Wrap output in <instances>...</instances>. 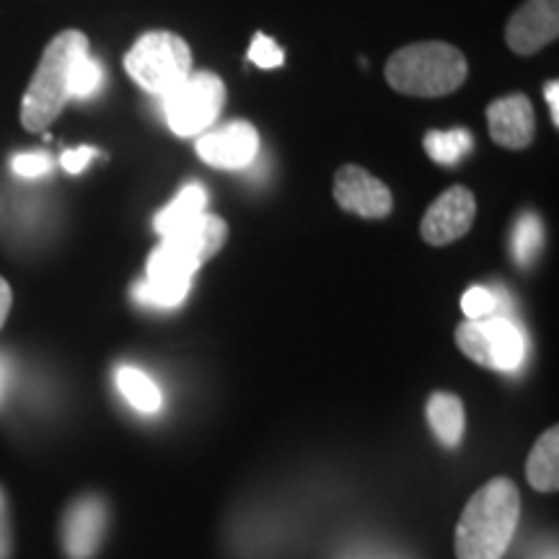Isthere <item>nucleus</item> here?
I'll use <instances>...</instances> for the list:
<instances>
[{
    "label": "nucleus",
    "instance_id": "f257e3e1",
    "mask_svg": "<svg viewBox=\"0 0 559 559\" xmlns=\"http://www.w3.org/2000/svg\"><path fill=\"white\" fill-rule=\"evenodd\" d=\"M521 521V492L508 477L489 479L461 510L459 559H502Z\"/></svg>",
    "mask_w": 559,
    "mask_h": 559
},
{
    "label": "nucleus",
    "instance_id": "f03ea898",
    "mask_svg": "<svg viewBox=\"0 0 559 559\" xmlns=\"http://www.w3.org/2000/svg\"><path fill=\"white\" fill-rule=\"evenodd\" d=\"M88 55V39L79 29L60 32L41 52L37 73L32 75L24 102H21V124L29 132H41L58 120L70 102V75L79 58Z\"/></svg>",
    "mask_w": 559,
    "mask_h": 559
},
{
    "label": "nucleus",
    "instance_id": "7ed1b4c3",
    "mask_svg": "<svg viewBox=\"0 0 559 559\" xmlns=\"http://www.w3.org/2000/svg\"><path fill=\"white\" fill-rule=\"evenodd\" d=\"M469 62L459 47L445 41H417L396 50L386 62V81L394 91L419 99H438L464 86Z\"/></svg>",
    "mask_w": 559,
    "mask_h": 559
},
{
    "label": "nucleus",
    "instance_id": "20e7f679",
    "mask_svg": "<svg viewBox=\"0 0 559 559\" xmlns=\"http://www.w3.org/2000/svg\"><path fill=\"white\" fill-rule=\"evenodd\" d=\"M124 70L151 96H169L192 75V50L179 34L148 32L124 55Z\"/></svg>",
    "mask_w": 559,
    "mask_h": 559
},
{
    "label": "nucleus",
    "instance_id": "39448f33",
    "mask_svg": "<svg viewBox=\"0 0 559 559\" xmlns=\"http://www.w3.org/2000/svg\"><path fill=\"white\" fill-rule=\"evenodd\" d=\"M456 345L469 360L500 373H513L526 358L523 332L506 317L466 319L456 326Z\"/></svg>",
    "mask_w": 559,
    "mask_h": 559
},
{
    "label": "nucleus",
    "instance_id": "423d86ee",
    "mask_svg": "<svg viewBox=\"0 0 559 559\" xmlns=\"http://www.w3.org/2000/svg\"><path fill=\"white\" fill-rule=\"evenodd\" d=\"M160 102H164L169 128L181 138H194L202 135L221 117L223 104H226V86L215 73L200 70Z\"/></svg>",
    "mask_w": 559,
    "mask_h": 559
},
{
    "label": "nucleus",
    "instance_id": "0eeeda50",
    "mask_svg": "<svg viewBox=\"0 0 559 559\" xmlns=\"http://www.w3.org/2000/svg\"><path fill=\"white\" fill-rule=\"evenodd\" d=\"M200 270L198 262L190 257L181 254L171 243L160 241L148 257V272L145 280L135 285L132 298L143 306H153V309H174L190 293L194 272Z\"/></svg>",
    "mask_w": 559,
    "mask_h": 559
},
{
    "label": "nucleus",
    "instance_id": "6e6552de",
    "mask_svg": "<svg viewBox=\"0 0 559 559\" xmlns=\"http://www.w3.org/2000/svg\"><path fill=\"white\" fill-rule=\"evenodd\" d=\"M474 215H477V200L466 187H451L428 207L419 223V236L430 247H449L461 236L469 234Z\"/></svg>",
    "mask_w": 559,
    "mask_h": 559
},
{
    "label": "nucleus",
    "instance_id": "1a4fd4ad",
    "mask_svg": "<svg viewBox=\"0 0 559 559\" xmlns=\"http://www.w3.org/2000/svg\"><path fill=\"white\" fill-rule=\"evenodd\" d=\"M334 200L347 213L370 221L386 218L394 210L389 187L358 164H345L334 174Z\"/></svg>",
    "mask_w": 559,
    "mask_h": 559
},
{
    "label": "nucleus",
    "instance_id": "9d476101",
    "mask_svg": "<svg viewBox=\"0 0 559 559\" xmlns=\"http://www.w3.org/2000/svg\"><path fill=\"white\" fill-rule=\"evenodd\" d=\"M257 153H260V132L247 120L230 122L198 140V156L213 169H249Z\"/></svg>",
    "mask_w": 559,
    "mask_h": 559
},
{
    "label": "nucleus",
    "instance_id": "9b49d317",
    "mask_svg": "<svg viewBox=\"0 0 559 559\" xmlns=\"http://www.w3.org/2000/svg\"><path fill=\"white\" fill-rule=\"evenodd\" d=\"M109 510L99 495H83L70 502L62 521V547L70 559H91L107 534Z\"/></svg>",
    "mask_w": 559,
    "mask_h": 559
},
{
    "label": "nucleus",
    "instance_id": "f8f14e48",
    "mask_svg": "<svg viewBox=\"0 0 559 559\" xmlns=\"http://www.w3.org/2000/svg\"><path fill=\"white\" fill-rule=\"evenodd\" d=\"M559 34V0H526L508 19L506 41L515 55H534Z\"/></svg>",
    "mask_w": 559,
    "mask_h": 559
},
{
    "label": "nucleus",
    "instance_id": "ddd939ff",
    "mask_svg": "<svg viewBox=\"0 0 559 559\" xmlns=\"http://www.w3.org/2000/svg\"><path fill=\"white\" fill-rule=\"evenodd\" d=\"M487 128L495 143L508 151H523L534 143V107L523 94L502 96L487 107Z\"/></svg>",
    "mask_w": 559,
    "mask_h": 559
},
{
    "label": "nucleus",
    "instance_id": "4468645a",
    "mask_svg": "<svg viewBox=\"0 0 559 559\" xmlns=\"http://www.w3.org/2000/svg\"><path fill=\"white\" fill-rule=\"evenodd\" d=\"M226 239H228V223L218 218V215H210L205 210V213H200L198 218H192L181 228L171 230V234L164 236L160 241L171 243L174 249H179L181 254H187L192 262H198L202 267V264L218 254Z\"/></svg>",
    "mask_w": 559,
    "mask_h": 559
},
{
    "label": "nucleus",
    "instance_id": "2eb2a0df",
    "mask_svg": "<svg viewBox=\"0 0 559 559\" xmlns=\"http://www.w3.org/2000/svg\"><path fill=\"white\" fill-rule=\"evenodd\" d=\"M528 485L536 492H557L559 489V428L544 430L526 461Z\"/></svg>",
    "mask_w": 559,
    "mask_h": 559
},
{
    "label": "nucleus",
    "instance_id": "dca6fc26",
    "mask_svg": "<svg viewBox=\"0 0 559 559\" xmlns=\"http://www.w3.org/2000/svg\"><path fill=\"white\" fill-rule=\"evenodd\" d=\"M425 415H428L432 432H436L438 440L445 445V449H456L461 440H464L466 415H464V402H461L456 394L436 391V394L430 396Z\"/></svg>",
    "mask_w": 559,
    "mask_h": 559
},
{
    "label": "nucleus",
    "instance_id": "f3484780",
    "mask_svg": "<svg viewBox=\"0 0 559 559\" xmlns=\"http://www.w3.org/2000/svg\"><path fill=\"white\" fill-rule=\"evenodd\" d=\"M205 207H207V192L202 190L200 185H187L185 190H181L177 198H174L169 205L156 215V221H153L156 234L164 239V236H169L171 230L181 228L185 223L198 218L200 213H205Z\"/></svg>",
    "mask_w": 559,
    "mask_h": 559
},
{
    "label": "nucleus",
    "instance_id": "a211bd4d",
    "mask_svg": "<svg viewBox=\"0 0 559 559\" xmlns=\"http://www.w3.org/2000/svg\"><path fill=\"white\" fill-rule=\"evenodd\" d=\"M117 389L143 415H153L160 407V391L143 370L122 366L117 370Z\"/></svg>",
    "mask_w": 559,
    "mask_h": 559
},
{
    "label": "nucleus",
    "instance_id": "6ab92c4d",
    "mask_svg": "<svg viewBox=\"0 0 559 559\" xmlns=\"http://www.w3.org/2000/svg\"><path fill=\"white\" fill-rule=\"evenodd\" d=\"M472 132L469 130H430L425 135L423 145L428 151V156L440 166H453L459 164L466 153L472 151Z\"/></svg>",
    "mask_w": 559,
    "mask_h": 559
},
{
    "label": "nucleus",
    "instance_id": "aec40b11",
    "mask_svg": "<svg viewBox=\"0 0 559 559\" xmlns=\"http://www.w3.org/2000/svg\"><path fill=\"white\" fill-rule=\"evenodd\" d=\"M513 257L521 267H528L534 262V257L539 254L544 247V230H542V221L536 218L534 213H523L519 223L513 228Z\"/></svg>",
    "mask_w": 559,
    "mask_h": 559
},
{
    "label": "nucleus",
    "instance_id": "412c9836",
    "mask_svg": "<svg viewBox=\"0 0 559 559\" xmlns=\"http://www.w3.org/2000/svg\"><path fill=\"white\" fill-rule=\"evenodd\" d=\"M104 70L91 55H83L73 66V75H70V99H88L96 91L102 88Z\"/></svg>",
    "mask_w": 559,
    "mask_h": 559
},
{
    "label": "nucleus",
    "instance_id": "4be33fe9",
    "mask_svg": "<svg viewBox=\"0 0 559 559\" xmlns=\"http://www.w3.org/2000/svg\"><path fill=\"white\" fill-rule=\"evenodd\" d=\"M461 311H464L466 319L495 317V311H498V298H495L492 290L474 285V288L466 290L464 298H461Z\"/></svg>",
    "mask_w": 559,
    "mask_h": 559
},
{
    "label": "nucleus",
    "instance_id": "5701e85b",
    "mask_svg": "<svg viewBox=\"0 0 559 559\" xmlns=\"http://www.w3.org/2000/svg\"><path fill=\"white\" fill-rule=\"evenodd\" d=\"M249 60L254 62L257 68L262 70H272L280 68L285 62V50L277 45L275 39L267 37V34H254L249 47Z\"/></svg>",
    "mask_w": 559,
    "mask_h": 559
},
{
    "label": "nucleus",
    "instance_id": "b1692460",
    "mask_svg": "<svg viewBox=\"0 0 559 559\" xmlns=\"http://www.w3.org/2000/svg\"><path fill=\"white\" fill-rule=\"evenodd\" d=\"M11 169L24 179H37L52 169V158L47 153H19L11 158Z\"/></svg>",
    "mask_w": 559,
    "mask_h": 559
},
{
    "label": "nucleus",
    "instance_id": "393cba45",
    "mask_svg": "<svg viewBox=\"0 0 559 559\" xmlns=\"http://www.w3.org/2000/svg\"><path fill=\"white\" fill-rule=\"evenodd\" d=\"M94 156H96L94 148H88V145H81V148H73V151L62 153L60 164H62V169H66L68 174H81L91 164V158H94Z\"/></svg>",
    "mask_w": 559,
    "mask_h": 559
},
{
    "label": "nucleus",
    "instance_id": "a878e982",
    "mask_svg": "<svg viewBox=\"0 0 559 559\" xmlns=\"http://www.w3.org/2000/svg\"><path fill=\"white\" fill-rule=\"evenodd\" d=\"M11 557V519H9V500L0 489V559Z\"/></svg>",
    "mask_w": 559,
    "mask_h": 559
},
{
    "label": "nucleus",
    "instance_id": "bb28decb",
    "mask_svg": "<svg viewBox=\"0 0 559 559\" xmlns=\"http://www.w3.org/2000/svg\"><path fill=\"white\" fill-rule=\"evenodd\" d=\"M11 304H13L11 285L5 283L3 277H0V330H3L5 319H9V313H11Z\"/></svg>",
    "mask_w": 559,
    "mask_h": 559
},
{
    "label": "nucleus",
    "instance_id": "cd10ccee",
    "mask_svg": "<svg viewBox=\"0 0 559 559\" xmlns=\"http://www.w3.org/2000/svg\"><path fill=\"white\" fill-rule=\"evenodd\" d=\"M544 96H547L551 120H555V128H559V83L549 81L547 88H544Z\"/></svg>",
    "mask_w": 559,
    "mask_h": 559
},
{
    "label": "nucleus",
    "instance_id": "c85d7f7f",
    "mask_svg": "<svg viewBox=\"0 0 559 559\" xmlns=\"http://www.w3.org/2000/svg\"><path fill=\"white\" fill-rule=\"evenodd\" d=\"M9 386H11V362L5 355H0V404H3L5 394H9Z\"/></svg>",
    "mask_w": 559,
    "mask_h": 559
},
{
    "label": "nucleus",
    "instance_id": "c756f323",
    "mask_svg": "<svg viewBox=\"0 0 559 559\" xmlns=\"http://www.w3.org/2000/svg\"><path fill=\"white\" fill-rule=\"evenodd\" d=\"M345 559H402V557H394V555H386V551H355V555H347Z\"/></svg>",
    "mask_w": 559,
    "mask_h": 559
}]
</instances>
